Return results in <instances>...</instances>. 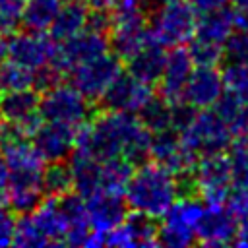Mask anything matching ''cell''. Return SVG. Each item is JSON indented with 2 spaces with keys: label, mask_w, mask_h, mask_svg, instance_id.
Wrapping results in <instances>:
<instances>
[{
  "label": "cell",
  "mask_w": 248,
  "mask_h": 248,
  "mask_svg": "<svg viewBox=\"0 0 248 248\" xmlns=\"http://www.w3.org/2000/svg\"><path fill=\"white\" fill-rule=\"evenodd\" d=\"M149 143L151 132L138 114L107 108L76 128L74 151L99 161L124 157L132 165H140L149 157Z\"/></svg>",
  "instance_id": "1"
},
{
  "label": "cell",
  "mask_w": 248,
  "mask_h": 248,
  "mask_svg": "<svg viewBox=\"0 0 248 248\" xmlns=\"http://www.w3.org/2000/svg\"><path fill=\"white\" fill-rule=\"evenodd\" d=\"M180 196L178 178L159 163H140L126 184L124 200L128 209L145 217H161Z\"/></svg>",
  "instance_id": "2"
},
{
  "label": "cell",
  "mask_w": 248,
  "mask_h": 248,
  "mask_svg": "<svg viewBox=\"0 0 248 248\" xmlns=\"http://www.w3.org/2000/svg\"><path fill=\"white\" fill-rule=\"evenodd\" d=\"M143 6L145 4L140 0H118V4L110 10V46L124 60L149 39Z\"/></svg>",
  "instance_id": "3"
},
{
  "label": "cell",
  "mask_w": 248,
  "mask_h": 248,
  "mask_svg": "<svg viewBox=\"0 0 248 248\" xmlns=\"http://www.w3.org/2000/svg\"><path fill=\"white\" fill-rule=\"evenodd\" d=\"M203 203L194 194H182L161 215L157 227V242L167 248H184L196 242V229Z\"/></svg>",
  "instance_id": "4"
},
{
  "label": "cell",
  "mask_w": 248,
  "mask_h": 248,
  "mask_svg": "<svg viewBox=\"0 0 248 248\" xmlns=\"http://www.w3.org/2000/svg\"><path fill=\"white\" fill-rule=\"evenodd\" d=\"M196 23H198V10L190 2L186 0L167 2L153 12L149 33L163 46H170V48L184 46L186 43L192 41Z\"/></svg>",
  "instance_id": "5"
},
{
  "label": "cell",
  "mask_w": 248,
  "mask_h": 248,
  "mask_svg": "<svg viewBox=\"0 0 248 248\" xmlns=\"http://www.w3.org/2000/svg\"><path fill=\"white\" fill-rule=\"evenodd\" d=\"M39 112L43 120L60 122L78 128L91 116V101L72 83H54L45 89L39 99Z\"/></svg>",
  "instance_id": "6"
},
{
  "label": "cell",
  "mask_w": 248,
  "mask_h": 248,
  "mask_svg": "<svg viewBox=\"0 0 248 248\" xmlns=\"http://www.w3.org/2000/svg\"><path fill=\"white\" fill-rule=\"evenodd\" d=\"M180 138L194 155L202 157V155L225 151L232 140V132L219 118L215 110L200 108L180 130Z\"/></svg>",
  "instance_id": "7"
},
{
  "label": "cell",
  "mask_w": 248,
  "mask_h": 248,
  "mask_svg": "<svg viewBox=\"0 0 248 248\" xmlns=\"http://www.w3.org/2000/svg\"><path fill=\"white\" fill-rule=\"evenodd\" d=\"M190 180L194 194H200V198L205 203H225L227 196L232 190L227 153L219 151L198 157L190 172Z\"/></svg>",
  "instance_id": "8"
},
{
  "label": "cell",
  "mask_w": 248,
  "mask_h": 248,
  "mask_svg": "<svg viewBox=\"0 0 248 248\" xmlns=\"http://www.w3.org/2000/svg\"><path fill=\"white\" fill-rule=\"evenodd\" d=\"M108 50H110L108 33L93 29V27H85L83 31L76 33L74 37H68V39L56 43L50 64L60 74H68L78 64L87 62V60H91L99 54H105Z\"/></svg>",
  "instance_id": "9"
},
{
  "label": "cell",
  "mask_w": 248,
  "mask_h": 248,
  "mask_svg": "<svg viewBox=\"0 0 248 248\" xmlns=\"http://www.w3.org/2000/svg\"><path fill=\"white\" fill-rule=\"evenodd\" d=\"M68 74L74 87H78L89 101H99L110 87V83L122 74V58L116 52L108 50L78 64Z\"/></svg>",
  "instance_id": "10"
},
{
  "label": "cell",
  "mask_w": 248,
  "mask_h": 248,
  "mask_svg": "<svg viewBox=\"0 0 248 248\" xmlns=\"http://www.w3.org/2000/svg\"><path fill=\"white\" fill-rule=\"evenodd\" d=\"M149 157L167 170H170L176 178L188 176L198 161V155L188 149V145L180 138V132H176L174 128L151 134Z\"/></svg>",
  "instance_id": "11"
},
{
  "label": "cell",
  "mask_w": 248,
  "mask_h": 248,
  "mask_svg": "<svg viewBox=\"0 0 248 248\" xmlns=\"http://www.w3.org/2000/svg\"><path fill=\"white\" fill-rule=\"evenodd\" d=\"M39 91L35 87L2 91L0 95V116L10 128L23 136H31L43 122L39 112Z\"/></svg>",
  "instance_id": "12"
},
{
  "label": "cell",
  "mask_w": 248,
  "mask_h": 248,
  "mask_svg": "<svg viewBox=\"0 0 248 248\" xmlns=\"http://www.w3.org/2000/svg\"><path fill=\"white\" fill-rule=\"evenodd\" d=\"M54 39L45 35V31H23L16 33L6 41V54L12 62L37 72L50 64L54 54Z\"/></svg>",
  "instance_id": "13"
},
{
  "label": "cell",
  "mask_w": 248,
  "mask_h": 248,
  "mask_svg": "<svg viewBox=\"0 0 248 248\" xmlns=\"http://www.w3.org/2000/svg\"><path fill=\"white\" fill-rule=\"evenodd\" d=\"M236 219L227 203H207L198 221L196 240L203 246H227L234 244Z\"/></svg>",
  "instance_id": "14"
},
{
  "label": "cell",
  "mask_w": 248,
  "mask_h": 248,
  "mask_svg": "<svg viewBox=\"0 0 248 248\" xmlns=\"http://www.w3.org/2000/svg\"><path fill=\"white\" fill-rule=\"evenodd\" d=\"M31 141L45 163L64 161L76 149V128L60 122L43 120L31 134Z\"/></svg>",
  "instance_id": "15"
},
{
  "label": "cell",
  "mask_w": 248,
  "mask_h": 248,
  "mask_svg": "<svg viewBox=\"0 0 248 248\" xmlns=\"http://www.w3.org/2000/svg\"><path fill=\"white\" fill-rule=\"evenodd\" d=\"M83 200H85L87 221H89L91 232L101 234L103 238H107V234L114 227H118L128 215V203L122 194L97 192Z\"/></svg>",
  "instance_id": "16"
},
{
  "label": "cell",
  "mask_w": 248,
  "mask_h": 248,
  "mask_svg": "<svg viewBox=\"0 0 248 248\" xmlns=\"http://www.w3.org/2000/svg\"><path fill=\"white\" fill-rule=\"evenodd\" d=\"M153 97V89L149 83L138 79L136 76L128 74H120L110 87L105 91V95L101 97L103 105L110 110H124V112H132L138 114L140 108Z\"/></svg>",
  "instance_id": "17"
},
{
  "label": "cell",
  "mask_w": 248,
  "mask_h": 248,
  "mask_svg": "<svg viewBox=\"0 0 248 248\" xmlns=\"http://www.w3.org/2000/svg\"><path fill=\"white\" fill-rule=\"evenodd\" d=\"M223 93H225L223 76L217 70V66H194L184 85L182 101L194 107L196 110L213 108V105L219 101Z\"/></svg>",
  "instance_id": "18"
},
{
  "label": "cell",
  "mask_w": 248,
  "mask_h": 248,
  "mask_svg": "<svg viewBox=\"0 0 248 248\" xmlns=\"http://www.w3.org/2000/svg\"><path fill=\"white\" fill-rule=\"evenodd\" d=\"M105 244L116 248H151L159 244L157 227L151 217L134 211L132 215H126V219L107 234Z\"/></svg>",
  "instance_id": "19"
},
{
  "label": "cell",
  "mask_w": 248,
  "mask_h": 248,
  "mask_svg": "<svg viewBox=\"0 0 248 248\" xmlns=\"http://www.w3.org/2000/svg\"><path fill=\"white\" fill-rule=\"evenodd\" d=\"M192 70H194V62H192L188 48L172 46L167 52L165 66H163V72L159 78L161 97L170 103L182 101V91H184V85H186Z\"/></svg>",
  "instance_id": "20"
},
{
  "label": "cell",
  "mask_w": 248,
  "mask_h": 248,
  "mask_svg": "<svg viewBox=\"0 0 248 248\" xmlns=\"http://www.w3.org/2000/svg\"><path fill=\"white\" fill-rule=\"evenodd\" d=\"M31 223L39 231L45 240V246L64 244L66 238V221L60 207L58 198L50 196L48 200H41L31 211H27Z\"/></svg>",
  "instance_id": "21"
},
{
  "label": "cell",
  "mask_w": 248,
  "mask_h": 248,
  "mask_svg": "<svg viewBox=\"0 0 248 248\" xmlns=\"http://www.w3.org/2000/svg\"><path fill=\"white\" fill-rule=\"evenodd\" d=\"M165 58H167L165 46L161 43H157L149 33V39L136 52H132L126 58L128 72L132 76H136L138 79L153 85L161 78V72H163V66H165Z\"/></svg>",
  "instance_id": "22"
},
{
  "label": "cell",
  "mask_w": 248,
  "mask_h": 248,
  "mask_svg": "<svg viewBox=\"0 0 248 248\" xmlns=\"http://www.w3.org/2000/svg\"><path fill=\"white\" fill-rule=\"evenodd\" d=\"M64 221H66V238L64 244L68 246H87V240L91 236V227L87 221V209H85V200L76 194L68 192L58 198Z\"/></svg>",
  "instance_id": "23"
},
{
  "label": "cell",
  "mask_w": 248,
  "mask_h": 248,
  "mask_svg": "<svg viewBox=\"0 0 248 248\" xmlns=\"http://www.w3.org/2000/svg\"><path fill=\"white\" fill-rule=\"evenodd\" d=\"M234 31V19H232V10L221 8V10H213V12H203L198 16V23H196V31L192 39L221 46L225 45V41L229 39V35Z\"/></svg>",
  "instance_id": "24"
},
{
  "label": "cell",
  "mask_w": 248,
  "mask_h": 248,
  "mask_svg": "<svg viewBox=\"0 0 248 248\" xmlns=\"http://www.w3.org/2000/svg\"><path fill=\"white\" fill-rule=\"evenodd\" d=\"M87 25H89V6H85L81 0H68L66 4H62L48 31L54 41H64L83 31Z\"/></svg>",
  "instance_id": "25"
},
{
  "label": "cell",
  "mask_w": 248,
  "mask_h": 248,
  "mask_svg": "<svg viewBox=\"0 0 248 248\" xmlns=\"http://www.w3.org/2000/svg\"><path fill=\"white\" fill-rule=\"evenodd\" d=\"M62 8V0H25L21 23L29 31H48Z\"/></svg>",
  "instance_id": "26"
},
{
  "label": "cell",
  "mask_w": 248,
  "mask_h": 248,
  "mask_svg": "<svg viewBox=\"0 0 248 248\" xmlns=\"http://www.w3.org/2000/svg\"><path fill=\"white\" fill-rule=\"evenodd\" d=\"M132 170H134V165L130 161H126L124 157L101 161V192L124 196V190H126Z\"/></svg>",
  "instance_id": "27"
},
{
  "label": "cell",
  "mask_w": 248,
  "mask_h": 248,
  "mask_svg": "<svg viewBox=\"0 0 248 248\" xmlns=\"http://www.w3.org/2000/svg\"><path fill=\"white\" fill-rule=\"evenodd\" d=\"M213 110L219 114V118L229 126L232 134H244L248 132V105L232 97L231 93H223L219 101L213 105Z\"/></svg>",
  "instance_id": "28"
},
{
  "label": "cell",
  "mask_w": 248,
  "mask_h": 248,
  "mask_svg": "<svg viewBox=\"0 0 248 248\" xmlns=\"http://www.w3.org/2000/svg\"><path fill=\"white\" fill-rule=\"evenodd\" d=\"M227 149L232 188H248V132L236 134V140H231Z\"/></svg>",
  "instance_id": "29"
},
{
  "label": "cell",
  "mask_w": 248,
  "mask_h": 248,
  "mask_svg": "<svg viewBox=\"0 0 248 248\" xmlns=\"http://www.w3.org/2000/svg\"><path fill=\"white\" fill-rule=\"evenodd\" d=\"M140 120L143 122V126L153 134V132H161L167 128H172V103L159 97H151L138 112Z\"/></svg>",
  "instance_id": "30"
},
{
  "label": "cell",
  "mask_w": 248,
  "mask_h": 248,
  "mask_svg": "<svg viewBox=\"0 0 248 248\" xmlns=\"http://www.w3.org/2000/svg\"><path fill=\"white\" fill-rule=\"evenodd\" d=\"M43 186H45V194L54 198L72 192V172L68 163L64 161L48 163V167H45L43 170Z\"/></svg>",
  "instance_id": "31"
},
{
  "label": "cell",
  "mask_w": 248,
  "mask_h": 248,
  "mask_svg": "<svg viewBox=\"0 0 248 248\" xmlns=\"http://www.w3.org/2000/svg\"><path fill=\"white\" fill-rule=\"evenodd\" d=\"M35 87V72L6 58L0 64V91H17Z\"/></svg>",
  "instance_id": "32"
},
{
  "label": "cell",
  "mask_w": 248,
  "mask_h": 248,
  "mask_svg": "<svg viewBox=\"0 0 248 248\" xmlns=\"http://www.w3.org/2000/svg\"><path fill=\"white\" fill-rule=\"evenodd\" d=\"M221 76H223L225 91L248 105V64L229 62V66L221 72Z\"/></svg>",
  "instance_id": "33"
},
{
  "label": "cell",
  "mask_w": 248,
  "mask_h": 248,
  "mask_svg": "<svg viewBox=\"0 0 248 248\" xmlns=\"http://www.w3.org/2000/svg\"><path fill=\"white\" fill-rule=\"evenodd\" d=\"M223 56L229 62L248 64V29H236L223 45Z\"/></svg>",
  "instance_id": "34"
},
{
  "label": "cell",
  "mask_w": 248,
  "mask_h": 248,
  "mask_svg": "<svg viewBox=\"0 0 248 248\" xmlns=\"http://www.w3.org/2000/svg\"><path fill=\"white\" fill-rule=\"evenodd\" d=\"M188 52L192 56L194 66H217L219 60L223 58V48L221 46H215V45H209V43H203V41H198V39L190 41Z\"/></svg>",
  "instance_id": "35"
},
{
  "label": "cell",
  "mask_w": 248,
  "mask_h": 248,
  "mask_svg": "<svg viewBox=\"0 0 248 248\" xmlns=\"http://www.w3.org/2000/svg\"><path fill=\"white\" fill-rule=\"evenodd\" d=\"M17 246H25V248H43L45 240L39 234V231L35 229V225L31 223L29 215L23 213V217L19 221H16V231H14V242Z\"/></svg>",
  "instance_id": "36"
},
{
  "label": "cell",
  "mask_w": 248,
  "mask_h": 248,
  "mask_svg": "<svg viewBox=\"0 0 248 248\" xmlns=\"http://www.w3.org/2000/svg\"><path fill=\"white\" fill-rule=\"evenodd\" d=\"M227 207L234 215L236 223L248 221V188H234L225 200Z\"/></svg>",
  "instance_id": "37"
},
{
  "label": "cell",
  "mask_w": 248,
  "mask_h": 248,
  "mask_svg": "<svg viewBox=\"0 0 248 248\" xmlns=\"http://www.w3.org/2000/svg\"><path fill=\"white\" fill-rule=\"evenodd\" d=\"M14 231H16V219L6 207H0V246H8L14 242Z\"/></svg>",
  "instance_id": "38"
},
{
  "label": "cell",
  "mask_w": 248,
  "mask_h": 248,
  "mask_svg": "<svg viewBox=\"0 0 248 248\" xmlns=\"http://www.w3.org/2000/svg\"><path fill=\"white\" fill-rule=\"evenodd\" d=\"M234 29H248V0H231Z\"/></svg>",
  "instance_id": "39"
},
{
  "label": "cell",
  "mask_w": 248,
  "mask_h": 248,
  "mask_svg": "<svg viewBox=\"0 0 248 248\" xmlns=\"http://www.w3.org/2000/svg\"><path fill=\"white\" fill-rule=\"evenodd\" d=\"M23 4H25V0H0V12L8 19L17 23L19 16H21V10H23Z\"/></svg>",
  "instance_id": "40"
},
{
  "label": "cell",
  "mask_w": 248,
  "mask_h": 248,
  "mask_svg": "<svg viewBox=\"0 0 248 248\" xmlns=\"http://www.w3.org/2000/svg\"><path fill=\"white\" fill-rule=\"evenodd\" d=\"M229 2H231V0H190V4L198 10V14L227 8V6H229Z\"/></svg>",
  "instance_id": "41"
},
{
  "label": "cell",
  "mask_w": 248,
  "mask_h": 248,
  "mask_svg": "<svg viewBox=\"0 0 248 248\" xmlns=\"http://www.w3.org/2000/svg\"><path fill=\"white\" fill-rule=\"evenodd\" d=\"M118 4V0H87L89 10H97V12H108Z\"/></svg>",
  "instance_id": "42"
},
{
  "label": "cell",
  "mask_w": 248,
  "mask_h": 248,
  "mask_svg": "<svg viewBox=\"0 0 248 248\" xmlns=\"http://www.w3.org/2000/svg\"><path fill=\"white\" fill-rule=\"evenodd\" d=\"M14 25H16V23H14L12 19H8V17L0 12V41L4 39V35H8V33L14 29Z\"/></svg>",
  "instance_id": "43"
},
{
  "label": "cell",
  "mask_w": 248,
  "mask_h": 248,
  "mask_svg": "<svg viewBox=\"0 0 248 248\" xmlns=\"http://www.w3.org/2000/svg\"><path fill=\"white\" fill-rule=\"evenodd\" d=\"M155 2H159V4H167V2H176V0H155Z\"/></svg>",
  "instance_id": "44"
},
{
  "label": "cell",
  "mask_w": 248,
  "mask_h": 248,
  "mask_svg": "<svg viewBox=\"0 0 248 248\" xmlns=\"http://www.w3.org/2000/svg\"><path fill=\"white\" fill-rule=\"evenodd\" d=\"M140 2H143V4H145V2H147V0H140Z\"/></svg>",
  "instance_id": "45"
},
{
  "label": "cell",
  "mask_w": 248,
  "mask_h": 248,
  "mask_svg": "<svg viewBox=\"0 0 248 248\" xmlns=\"http://www.w3.org/2000/svg\"><path fill=\"white\" fill-rule=\"evenodd\" d=\"M64 2H68V0H64Z\"/></svg>",
  "instance_id": "46"
}]
</instances>
